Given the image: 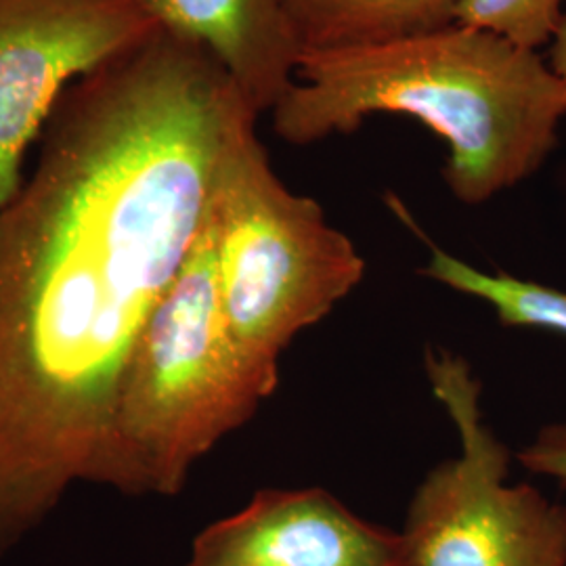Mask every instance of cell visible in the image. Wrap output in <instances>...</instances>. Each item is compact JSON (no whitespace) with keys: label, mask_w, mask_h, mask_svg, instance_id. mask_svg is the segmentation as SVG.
I'll use <instances>...</instances> for the list:
<instances>
[{"label":"cell","mask_w":566,"mask_h":566,"mask_svg":"<svg viewBox=\"0 0 566 566\" xmlns=\"http://www.w3.org/2000/svg\"><path fill=\"white\" fill-rule=\"evenodd\" d=\"M277 137L311 145L371 116H407L446 142L447 187L479 206L535 175L558 143L566 88L535 49L451 23L395 41L303 53L273 109Z\"/></svg>","instance_id":"obj_2"},{"label":"cell","mask_w":566,"mask_h":566,"mask_svg":"<svg viewBox=\"0 0 566 566\" xmlns=\"http://www.w3.org/2000/svg\"><path fill=\"white\" fill-rule=\"evenodd\" d=\"M563 18V0H462L455 21L539 51Z\"/></svg>","instance_id":"obj_11"},{"label":"cell","mask_w":566,"mask_h":566,"mask_svg":"<svg viewBox=\"0 0 566 566\" xmlns=\"http://www.w3.org/2000/svg\"><path fill=\"white\" fill-rule=\"evenodd\" d=\"M158 28L203 49L259 116L296 84L301 46L283 0H139Z\"/></svg>","instance_id":"obj_8"},{"label":"cell","mask_w":566,"mask_h":566,"mask_svg":"<svg viewBox=\"0 0 566 566\" xmlns=\"http://www.w3.org/2000/svg\"><path fill=\"white\" fill-rule=\"evenodd\" d=\"M526 470L566 486V422L546 426L537 439L518 453Z\"/></svg>","instance_id":"obj_12"},{"label":"cell","mask_w":566,"mask_h":566,"mask_svg":"<svg viewBox=\"0 0 566 566\" xmlns=\"http://www.w3.org/2000/svg\"><path fill=\"white\" fill-rule=\"evenodd\" d=\"M252 116L217 61L164 30L53 109L0 208V560L86 483L133 344Z\"/></svg>","instance_id":"obj_1"},{"label":"cell","mask_w":566,"mask_h":566,"mask_svg":"<svg viewBox=\"0 0 566 566\" xmlns=\"http://www.w3.org/2000/svg\"><path fill=\"white\" fill-rule=\"evenodd\" d=\"M158 30L139 0H0V208L67 88Z\"/></svg>","instance_id":"obj_6"},{"label":"cell","mask_w":566,"mask_h":566,"mask_svg":"<svg viewBox=\"0 0 566 566\" xmlns=\"http://www.w3.org/2000/svg\"><path fill=\"white\" fill-rule=\"evenodd\" d=\"M266 399L224 325L212 206L191 256L133 344L86 483L128 497H172Z\"/></svg>","instance_id":"obj_3"},{"label":"cell","mask_w":566,"mask_h":566,"mask_svg":"<svg viewBox=\"0 0 566 566\" xmlns=\"http://www.w3.org/2000/svg\"><path fill=\"white\" fill-rule=\"evenodd\" d=\"M182 566H411L403 533L369 523L329 491L261 489L202 528Z\"/></svg>","instance_id":"obj_7"},{"label":"cell","mask_w":566,"mask_h":566,"mask_svg":"<svg viewBox=\"0 0 566 566\" xmlns=\"http://www.w3.org/2000/svg\"><path fill=\"white\" fill-rule=\"evenodd\" d=\"M547 63L552 72L560 78L566 88V13L558 21L554 36L549 41V53H547Z\"/></svg>","instance_id":"obj_13"},{"label":"cell","mask_w":566,"mask_h":566,"mask_svg":"<svg viewBox=\"0 0 566 566\" xmlns=\"http://www.w3.org/2000/svg\"><path fill=\"white\" fill-rule=\"evenodd\" d=\"M214 238L224 325L271 397L285 348L364 282L365 259L327 221L322 203L277 177L256 135V116L243 122L224 154Z\"/></svg>","instance_id":"obj_4"},{"label":"cell","mask_w":566,"mask_h":566,"mask_svg":"<svg viewBox=\"0 0 566 566\" xmlns=\"http://www.w3.org/2000/svg\"><path fill=\"white\" fill-rule=\"evenodd\" d=\"M303 53L424 34L455 23L462 0H283Z\"/></svg>","instance_id":"obj_9"},{"label":"cell","mask_w":566,"mask_h":566,"mask_svg":"<svg viewBox=\"0 0 566 566\" xmlns=\"http://www.w3.org/2000/svg\"><path fill=\"white\" fill-rule=\"evenodd\" d=\"M430 256L422 275L453 292L489 304L510 327H535L566 336V292L507 273H486L428 242Z\"/></svg>","instance_id":"obj_10"},{"label":"cell","mask_w":566,"mask_h":566,"mask_svg":"<svg viewBox=\"0 0 566 566\" xmlns=\"http://www.w3.org/2000/svg\"><path fill=\"white\" fill-rule=\"evenodd\" d=\"M426 376L458 432V455L434 465L405 514L411 566H566V506L510 483V451L485 420L464 357L428 350Z\"/></svg>","instance_id":"obj_5"}]
</instances>
